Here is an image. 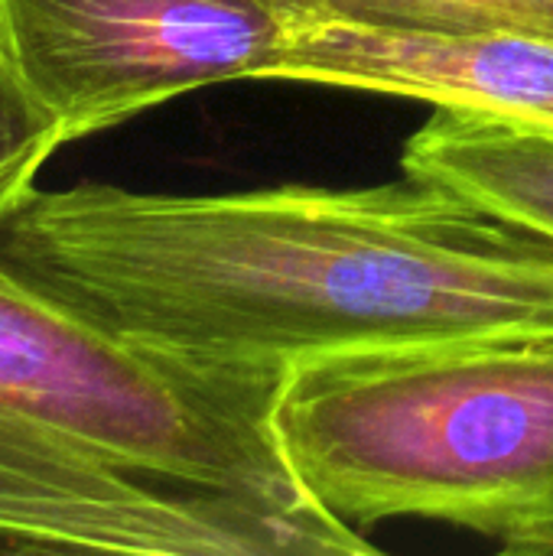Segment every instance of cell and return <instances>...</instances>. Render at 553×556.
<instances>
[{"instance_id": "5b68a950", "label": "cell", "mask_w": 553, "mask_h": 556, "mask_svg": "<svg viewBox=\"0 0 553 556\" xmlns=\"http://www.w3.org/2000/svg\"><path fill=\"white\" fill-rule=\"evenodd\" d=\"M267 78L398 94L553 130L551 36L293 26Z\"/></svg>"}, {"instance_id": "ba28073f", "label": "cell", "mask_w": 553, "mask_h": 556, "mask_svg": "<svg viewBox=\"0 0 553 556\" xmlns=\"http://www.w3.org/2000/svg\"><path fill=\"white\" fill-rule=\"evenodd\" d=\"M59 147H65L59 121L39 104L0 42V215L36 189V176Z\"/></svg>"}, {"instance_id": "6da1fadb", "label": "cell", "mask_w": 553, "mask_h": 556, "mask_svg": "<svg viewBox=\"0 0 553 556\" xmlns=\"http://www.w3.org/2000/svg\"><path fill=\"white\" fill-rule=\"evenodd\" d=\"M0 267L117 339L248 378L553 339L551 238L411 176L225 195L33 189L0 215Z\"/></svg>"}, {"instance_id": "7a4b0ae2", "label": "cell", "mask_w": 553, "mask_h": 556, "mask_svg": "<svg viewBox=\"0 0 553 556\" xmlns=\"http://www.w3.org/2000/svg\"><path fill=\"white\" fill-rule=\"evenodd\" d=\"M284 381L140 349L0 267V554H375L297 482Z\"/></svg>"}, {"instance_id": "52a82bcc", "label": "cell", "mask_w": 553, "mask_h": 556, "mask_svg": "<svg viewBox=\"0 0 553 556\" xmlns=\"http://www.w3.org/2000/svg\"><path fill=\"white\" fill-rule=\"evenodd\" d=\"M284 23H345L401 33H528L553 39V0H264Z\"/></svg>"}, {"instance_id": "9c48e42d", "label": "cell", "mask_w": 553, "mask_h": 556, "mask_svg": "<svg viewBox=\"0 0 553 556\" xmlns=\"http://www.w3.org/2000/svg\"><path fill=\"white\" fill-rule=\"evenodd\" d=\"M508 554H553V521L531 528L528 534L505 544Z\"/></svg>"}, {"instance_id": "8992f818", "label": "cell", "mask_w": 553, "mask_h": 556, "mask_svg": "<svg viewBox=\"0 0 553 556\" xmlns=\"http://www.w3.org/2000/svg\"><path fill=\"white\" fill-rule=\"evenodd\" d=\"M404 176L553 241V130L437 108L401 153Z\"/></svg>"}, {"instance_id": "3957f363", "label": "cell", "mask_w": 553, "mask_h": 556, "mask_svg": "<svg viewBox=\"0 0 553 556\" xmlns=\"http://www.w3.org/2000/svg\"><path fill=\"white\" fill-rule=\"evenodd\" d=\"M274 430L310 502L352 528L427 518L508 544L553 521V339L306 362Z\"/></svg>"}, {"instance_id": "277c9868", "label": "cell", "mask_w": 553, "mask_h": 556, "mask_svg": "<svg viewBox=\"0 0 553 556\" xmlns=\"http://www.w3.org/2000/svg\"><path fill=\"white\" fill-rule=\"evenodd\" d=\"M284 39L264 0H0V42L65 143L205 85L267 78Z\"/></svg>"}]
</instances>
